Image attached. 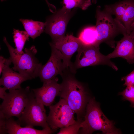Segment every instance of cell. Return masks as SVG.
<instances>
[{
  "label": "cell",
  "instance_id": "6da1fadb",
  "mask_svg": "<svg viewBox=\"0 0 134 134\" xmlns=\"http://www.w3.org/2000/svg\"><path fill=\"white\" fill-rule=\"evenodd\" d=\"M64 71L58 96L65 100L76 113L77 120L84 119L90 98L85 85L72 73Z\"/></svg>",
  "mask_w": 134,
  "mask_h": 134
},
{
  "label": "cell",
  "instance_id": "7a4b0ae2",
  "mask_svg": "<svg viewBox=\"0 0 134 134\" xmlns=\"http://www.w3.org/2000/svg\"><path fill=\"white\" fill-rule=\"evenodd\" d=\"M84 119L80 124L79 134H92L97 131L103 134H120V130L114 126L113 121L109 120L100 108L99 103L94 98H91L87 104Z\"/></svg>",
  "mask_w": 134,
  "mask_h": 134
},
{
  "label": "cell",
  "instance_id": "3957f363",
  "mask_svg": "<svg viewBox=\"0 0 134 134\" xmlns=\"http://www.w3.org/2000/svg\"><path fill=\"white\" fill-rule=\"evenodd\" d=\"M96 27L97 33V45L104 43L111 47H115V38L120 34L127 33L124 26L112 15L104 10L101 9L100 5L96 9Z\"/></svg>",
  "mask_w": 134,
  "mask_h": 134
},
{
  "label": "cell",
  "instance_id": "277c9868",
  "mask_svg": "<svg viewBox=\"0 0 134 134\" xmlns=\"http://www.w3.org/2000/svg\"><path fill=\"white\" fill-rule=\"evenodd\" d=\"M7 46L10 55L9 58L14 66L12 69L17 71L28 80L38 77L42 66L35 56L37 51L34 46L29 48H25L24 53L19 55L15 49L8 43L6 38L3 40Z\"/></svg>",
  "mask_w": 134,
  "mask_h": 134
},
{
  "label": "cell",
  "instance_id": "5b68a950",
  "mask_svg": "<svg viewBox=\"0 0 134 134\" xmlns=\"http://www.w3.org/2000/svg\"><path fill=\"white\" fill-rule=\"evenodd\" d=\"M32 93L29 86L9 91L8 93L6 92L0 106V112L6 119L13 116L19 118Z\"/></svg>",
  "mask_w": 134,
  "mask_h": 134
},
{
  "label": "cell",
  "instance_id": "8992f818",
  "mask_svg": "<svg viewBox=\"0 0 134 134\" xmlns=\"http://www.w3.org/2000/svg\"><path fill=\"white\" fill-rule=\"evenodd\" d=\"M76 60L73 64V71L82 67L98 65H106L115 70L118 68L115 64L107 56L100 51V46L82 44L77 51Z\"/></svg>",
  "mask_w": 134,
  "mask_h": 134
},
{
  "label": "cell",
  "instance_id": "52a82bcc",
  "mask_svg": "<svg viewBox=\"0 0 134 134\" xmlns=\"http://www.w3.org/2000/svg\"><path fill=\"white\" fill-rule=\"evenodd\" d=\"M44 105L35 98L34 93L31 95L25 108L16 121L21 126L33 128L35 126L51 129L47 121V117Z\"/></svg>",
  "mask_w": 134,
  "mask_h": 134
},
{
  "label": "cell",
  "instance_id": "ba28073f",
  "mask_svg": "<svg viewBox=\"0 0 134 134\" xmlns=\"http://www.w3.org/2000/svg\"><path fill=\"white\" fill-rule=\"evenodd\" d=\"M49 108L47 121L52 129L55 131L76 122L74 117V112L64 99L60 98L59 101L54 105H50Z\"/></svg>",
  "mask_w": 134,
  "mask_h": 134
},
{
  "label": "cell",
  "instance_id": "9c48e42d",
  "mask_svg": "<svg viewBox=\"0 0 134 134\" xmlns=\"http://www.w3.org/2000/svg\"><path fill=\"white\" fill-rule=\"evenodd\" d=\"M73 11L63 7L56 11L46 19L44 32L51 36L52 42L65 36L67 24L72 17Z\"/></svg>",
  "mask_w": 134,
  "mask_h": 134
},
{
  "label": "cell",
  "instance_id": "30bf717a",
  "mask_svg": "<svg viewBox=\"0 0 134 134\" xmlns=\"http://www.w3.org/2000/svg\"><path fill=\"white\" fill-rule=\"evenodd\" d=\"M103 10L114 15L115 18L125 27L127 33H131V26L134 22V0H123L105 5Z\"/></svg>",
  "mask_w": 134,
  "mask_h": 134
},
{
  "label": "cell",
  "instance_id": "8fae6325",
  "mask_svg": "<svg viewBox=\"0 0 134 134\" xmlns=\"http://www.w3.org/2000/svg\"><path fill=\"white\" fill-rule=\"evenodd\" d=\"M49 44L51 50L50 57L47 62L42 65L38 76L43 83L51 80L58 74L62 76L66 69L63 63L61 52L51 42Z\"/></svg>",
  "mask_w": 134,
  "mask_h": 134
},
{
  "label": "cell",
  "instance_id": "7c38bea8",
  "mask_svg": "<svg viewBox=\"0 0 134 134\" xmlns=\"http://www.w3.org/2000/svg\"><path fill=\"white\" fill-rule=\"evenodd\" d=\"M61 53L63 62L66 69L72 71L73 64L71 59L75 53L77 51L83 44L81 40L71 35H65L58 40L51 42Z\"/></svg>",
  "mask_w": 134,
  "mask_h": 134
},
{
  "label": "cell",
  "instance_id": "4fadbf2b",
  "mask_svg": "<svg viewBox=\"0 0 134 134\" xmlns=\"http://www.w3.org/2000/svg\"><path fill=\"white\" fill-rule=\"evenodd\" d=\"M123 35L120 40L116 41L113 51L107 56L110 59L122 58L129 64H134V31Z\"/></svg>",
  "mask_w": 134,
  "mask_h": 134
},
{
  "label": "cell",
  "instance_id": "5bb4252c",
  "mask_svg": "<svg viewBox=\"0 0 134 134\" xmlns=\"http://www.w3.org/2000/svg\"><path fill=\"white\" fill-rule=\"evenodd\" d=\"M58 78L56 77L43 83L41 87L32 89L37 100L44 106L51 105L60 90V84L58 83Z\"/></svg>",
  "mask_w": 134,
  "mask_h": 134
},
{
  "label": "cell",
  "instance_id": "9a60e30c",
  "mask_svg": "<svg viewBox=\"0 0 134 134\" xmlns=\"http://www.w3.org/2000/svg\"><path fill=\"white\" fill-rule=\"evenodd\" d=\"M12 63L9 58L6 59L2 71V76L0 79V85L9 91L21 88V85L28 79L20 73L17 72L10 67Z\"/></svg>",
  "mask_w": 134,
  "mask_h": 134
},
{
  "label": "cell",
  "instance_id": "2e32d148",
  "mask_svg": "<svg viewBox=\"0 0 134 134\" xmlns=\"http://www.w3.org/2000/svg\"><path fill=\"white\" fill-rule=\"evenodd\" d=\"M6 128L7 133L9 134H49L55 131L52 129L39 130L32 127H22L12 117L6 120Z\"/></svg>",
  "mask_w": 134,
  "mask_h": 134
},
{
  "label": "cell",
  "instance_id": "e0dca14e",
  "mask_svg": "<svg viewBox=\"0 0 134 134\" xmlns=\"http://www.w3.org/2000/svg\"><path fill=\"white\" fill-rule=\"evenodd\" d=\"M20 21L29 36L33 39L39 36L44 31L46 25L45 22L22 19H20Z\"/></svg>",
  "mask_w": 134,
  "mask_h": 134
},
{
  "label": "cell",
  "instance_id": "ac0fdd59",
  "mask_svg": "<svg viewBox=\"0 0 134 134\" xmlns=\"http://www.w3.org/2000/svg\"><path fill=\"white\" fill-rule=\"evenodd\" d=\"M97 36L96 26H93L84 29L80 33L78 38L83 44L98 46L97 45Z\"/></svg>",
  "mask_w": 134,
  "mask_h": 134
},
{
  "label": "cell",
  "instance_id": "d6986e66",
  "mask_svg": "<svg viewBox=\"0 0 134 134\" xmlns=\"http://www.w3.org/2000/svg\"><path fill=\"white\" fill-rule=\"evenodd\" d=\"M14 41L16 48L15 49L16 53L21 55L24 53L23 50L26 42L28 40L29 36L26 31H20L13 29Z\"/></svg>",
  "mask_w": 134,
  "mask_h": 134
},
{
  "label": "cell",
  "instance_id": "ffe728a7",
  "mask_svg": "<svg viewBox=\"0 0 134 134\" xmlns=\"http://www.w3.org/2000/svg\"><path fill=\"white\" fill-rule=\"evenodd\" d=\"M63 8L68 10L79 7L83 10H86L92 5L91 0H63Z\"/></svg>",
  "mask_w": 134,
  "mask_h": 134
},
{
  "label": "cell",
  "instance_id": "44dd1931",
  "mask_svg": "<svg viewBox=\"0 0 134 134\" xmlns=\"http://www.w3.org/2000/svg\"><path fill=\"white\" fill-rule=\"evenodd\" d=\"M83 119H77L75 123L66 127L60 128V131L57 134H79L80 125Z\"/></svg>",
  "mask_w": 134,
  "mask_h": 134
},
{
  "label": "cell",
  "instance_id": "7402d4cb",
  "mask_svg": "<svg viewBox=\"0 0 134 134\" xmlns=\"http://www.w3.org/2000/svg\"><path fill=\"white\" fill-rule=\"evenodd\" d=\"M118 95L122 96L123 100L130 102L131 106L134 107V85L127 86L124 90L119 93Z\"/></svg>",
  "mask_w": 134,
  "mask_h": 134
},
{
  "label": "cell",
  "instance_id": "603a6c76",
  "mask_svg": "<svg viewBox=\"0 0 134 134\" xmlns=\"http://www.w3.org/2000/svg\"><path fill=\"white\" fill-rule=\"evenodd\" d=\"M121 80L125 81L123 85L125 86L134 85V70L126 76L122 77Z\"/></svg>",
  "mask_w": 134,
  "mask_h": 134
},
{
  "label": "cell",
  "instance_id": "cb8c5ba5",
  "mask_svg": "<svg viewBox=\"0 0 134 134\" xmlns=\"http://www.w3.org/2000/svg\"><path fill=\"white\" fill-rule=\"evenodd\" d=\"M7 119L2 113L0 112V134L7 133L6 128V123Z\"/></svg>",
  "mask_w": 134,
  "mask_h": 134
},
{
  "label": "cell",
  "instance_id": "d4e9b609",
  "mask_svg": "<svg viewBox=\"0 0 134 134\" xmlns=\"http://www.w3.org/2000/svg\"><path fill=\"white\" fill-rule=\"evenodd\" d=\"M6 59L4 58L3 56H0V74L2 73V70L4 68L5 63Z\"/></svg>",
  "mask_w": 134,
  "mask_h": 134
},
{
  "label": "cell",
  "instance_id": "484cf974",
  "mask_svg": "<svg viewBox=\"0 0 134 134\" xmlns=\"http://www.w3.org/2000/svg\"><path fill=\"white\" fill-rule=\"evenodd\" d=\"M48 6L50 11L53 13H54L56 11V7L54 5L49 3L48 0H45Z\"/></svg>",
  "mask_w": 134,
  "mask_h": 134
},
{
  "label": "cell",
  "instance_id": "4316f807",
  "mask_svg": "<svg viewBox=\"0 0 134 134\" xmlns=\"http://www.w3.org/2000/svg\"><path fill=\"white\" fill-rule=\"evenodd\" d=\"M7 89L5 87L0 88V98L3 99L6 93L5 91Z\"/></svg>",
  "mask_w": 134,
  "mask_h": 134
},
{
  "label": "cell",
  "instance_id": "83f0119b",
  "mask_svg": "<svg viewBox=\"0 0 134 134\" xmlns=\"http://www.w3.org/2000/svg\"><path fill=\"white\" fill-rule=\"evenodd\" d=\"M134 31V22L132 25L131 27V31Z\"/></svg>",
  "mask_w": 134,
  "mask_h": 134
},
{
  "label": "cell",
  "instance_id": "f1b7e54d",
  "mask_svg": "<svg viewBox=\"0 0 134 134\" xmlns=\"http://www.w3.org/2000/svg\"><path fill=\"white\" fill-rule=\"evenodd\" d=\"M92 2L95 4H96L97 3V0H92Z\"/></svg>",
  "mask_w": 134,
  "mask_h": 134
}]
</instances>
